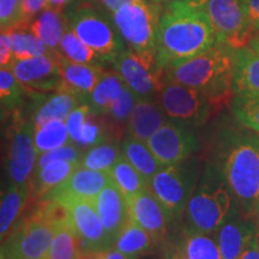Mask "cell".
Instances as JSON below:
<instances>
[{
	"mask_svg": "<svg viewBox=\"0 0 259 259\" xmlns=\"http://www.w3.org/2000/svg\"><path fill=\"white\" fill-rule=\"evenodd\" d=\"M34 136L35 126L30 119L25 120L15 112L8 132L9 147L5 161L9 185L31 186L38 157Z\"/></svg>",
	"mask_w": 259,
	"mask_h": 259,
	"instance_id": "obj_9",
	"label": "cell"
},
{
	"mask_svg": "<svg viewBox=\"0 0 259 259\" xmlns=\"http://www.w3.org/2000/svg\"><path fill=\"white\" fill-rule=\"evenodd\" d=\"M138 99L132 93V90L125 87L118 99L113 102L109 112L106 114L108 116L106 119L108 121L111 136H115L116 139L119 138V136H121V128L125 125L127 126V121Z\"/></svg>",
	"mask_w": 259,
	"mask_h": 259,
	"instance_id": "obj_37",
	"label": "cell"
},
{
	"mask_svg": "<svg viewBox=\"0 0 259 259\" xmlns=\"http://www.w3.org/2000/svg\"><path fill=\"white\" fill-rule=\"evenodd\" d=\"M202 164L196 156L163 167L148 183V189L162 204L173 225L181 223L187 203L198 183Z\"/></svg>",
	"mask_w": 259,
	"mask_h": 259,
	"instance_id": "obj_7",
	"label": "cell"
},
{
	"mask_svg": "<svg viewBox=\"0 0 259 259\" xmlns=\"http://www.w3.org/2000/svg\"><path fill=\"white\" fill-rule=\"evenodd\" d=\"M22 23L21 0H0V24L11 29Z\"/></svg>",
	"mask_w": 259,
	"mask_h": 259,
	"instance_id": "obj_42",
	"label": "cell"
},
{
	"mask_svg": "<svg viewBox=\"0 0 259 259\" xmlns=\"http://www.w3.org/2000/svg\"><path fill=\"white\" fill-rule=\"evenodd\" d=\"M92 202L101 219L109 241L114 246L119 233L130 221L127 199L111 183Z\"/></svg>",
	"mask_w": 259,
	"mask_h": 259,
	"instance_id": "obj_18",
	"label": "cell"
},
{
	"mask_svg": "<svg viewBox=\"0 0 259 259\" xmlns=\"http://www.w3.org/2000/svg\"><path fill=\"white\" fill-rule=\"evenodd\" d=\"M231 107L236 120L259 134V97L233 96Z\"/></svg>",
	"mask_w": 259,
	"mask_h": 259,
	"instance_id": "obj_39",
	"label": "cell"
},
{
	"mask_svg": "<svg viewBox=\"0 0 259 259\" xmlns=\"http://www.w3.org/2000/svg\"><path fill=\"white\" fill-rule=\"evenodd\" d=\"M218 42L205 12L191 0L163 5L158 24L156 69L160 73L208 51Z\"/></svg>",
	"mask_w": 259,
	"mask_h": 259,
	"instance_id": "obj_1",
	"label": "cell"
},
{
	"mask_svg": "<svg viewBox=\"0 0 259 259\" xmlns=\"http://www.w3.org/2000/svg\"><path fill=\"white\" fill-rule=\"evenodd\" d=\"M239 259H259V232L253 238V240L251 241L247 250Z\"/></svg>",
	"mask_w": 259,
	"mask_h": 259,
	"instance_id": "obj_46",
	"label": "cell"
},
{
	"mask_svg": "<svg viewBox=\"0 0 259 259\" xmlns=\"http://www.w3.org/2000/svg\"><path fill=\"white\" fill-rule=\"evenodd\" d=\"M112 66L138 100L156 101L158 99L162 88L161 73L156 66L147 63L136 52L125 48L115 58Z\"/></svg>",
	"mask_w": 259,
	"mask_h": 259,
	"instance_id": "obj_15",
	"label": "cell"
},
{
	"mask_svg": "<svg viewBox=\"0 0 259 259\" xmlns=\"http://www.w3.org/2000/svg\"><path fill=\"white\" fill-rule=\"evenodd\" d=\"M232 90L234 96L259 97V53L248 45L235 50Z\"/></svg>",
	"mask_w": 259,
	"mask_h": 259,
	"instance_id": "obj_22",
	"label": "cell"
},
{
	"mask_svg": "<svg viewBox=\"0 0 259 259\" xmlns=\"http://www.w3.org/2000/svg\"><path fill=\"white\" fill-rule=\"evenodd\" d=\"M141 259H158V258H156V257H149V255H147V257H143V258H141Z\"/></svg>",
	"mask_w": 259,
	"mask_h": 259,
	"instance_id": "obj_55",
	"label": "cell"
},
{
	"mask_svg": "<svg viewBox=\"0 0 259 259\" xmlns=\"http://www.w3.org/2000/svg\"><path fill=\"white\" fill-rule=\"evenodd\" d=\"M84 150L77 147L76 144H73L72 142L63 147L53 149V150L47 151V153L41 154L38 156L36 168L44 167L45 164L50 163L52 161L56 160H65V161H71V162H78L80 164V158L83 156Z\"/></svg>",
	"mask_w": 259,
	"mask_h": 259,
	"instance_id": "obj_40",
	"label": "cell"
},
{
	"mask_svg": "<svg viewBox=\"0 0 259 259\" xmlns=\"http://www.w3.org/2000/svg\"><path fill=\"white\" fill-rule=\"evenodd\" d=\"M99 2L105 6L107 11L113 14V12H115L116 10L120 9L122 5L127 4V3L135 2V0H99Z\"/></svg>",
	"mask_w": 259,
	"mask_h": 259,
	"instance_id": "obj_47",
	"label": "cell"
},
{
	"mask_svg": "<svg viewBox=\"0 0 259 259\" xmlns=\"http://www.w3.org/2000/svg\"><path fill=\"white\" fill-rule=\"evenodd\" d=\"M235 203L222 171L215 163L206 162L187 203L183 229L215 234Z\"/></svg>",
	"mask_w": 259,
	"mask_h": 259,
	"instance_id": "obj_4",
	"label": "cell"
},
{
	"mask_svg": "<svg viewBox=\"0 0 259 259\" xmlns=\"http://www.w3.org/2000/svg\"><path fill=\"white\" fill-rule=\"evenodd\" d=\"M34 139L38 156L47 151L53 150V149L71 143L66 120L54 119V120L48 121L38 127H35Z\"/></svg>",
	"mask_w": 259,
	"mask_h": 259,
	"instance_id": "obj_35",
	"label": "cell"
},
{
	"mask_svg": "<svg viewBox=\"0 0 259 259\" xmlns=\"http://www.w3.org/2000/svg\"><path fill=\"white\" fill-rule=\"evenodd\" d=\"M29 29L44 41L51 51L58 52L61 38L67 29V21L63 11L46 8L29 24Z\"/></svg>",
	"mask_w": 259,
	"mask_h": 259,
	"instance_id": "obj_28",
	"label": "cell"
},
{
	"mask_svg": "<svg viewBox=\"0 0 259 259\" xmlns=\"http://www.w3.org/2000/svg\"><path fill=\"white\" fill-rule=\"evenodd\" d=\"M30 95L32 97L30 120L35 127H38L54 119L66 120L71 112L76 109L80 103H83L72 94L66 92H54V94H51V95L30 93Z\"/></svg>",
	"mask_w": 259,
	"mask_h": 259,
	"instance_id": "obj_21",
	"label": "cell"
},
{
	"mask_svg": "<svg viewBox=\"0 0 259 259\" xmlns=\"http://www.w3.org/2000/svg\"><path fill=\"white\" fill-rule=\"evenodd\" d=\"M111 184L108 171L88 169L79 166L64 184L40 199L84 198L94 199L107 185Z\"/></svg>",
	"mask_w": 259,
	"mask_h": 259,
	"instance_id": "obj_19",
	"label": "cell"
},
{
	"mask_svg": "<svg viewBox=\"0 0 259 259\" xmlns=\"http://www.w3.org/2000/svg\"><path fill=\"white\" fill-rule=\"evenodd\" d=\"M105 252H82L78 259H103L105 257Z\"/></svg>",
	"mask_w": 259,
	"mask_h": 259,
	"instance_id": "obj_50",
	"label": "cell"
},
{
	"mask_svg": "<svg viewBox=\"0 0 259 259\" xmlns=\"http://www.w3.org/2000/svg\"><path fill=\"white\" fill-rule=\"evenodd\" d=\"M111 183L124 194L126 199L148 189V181L126 158L122 156L108 170Z\"/></svg>",
	"mask_w": 259,
	"mask_h": 259,
	"instance_id": "obj_31",
	"label": "cell"
},
{
	"mask_svg": "<svg viewBox=\"0 0 259 259\" xmlns=\"http://www.w3.org/2000/svg\"><path fill=\"white\" fill-rule=\"evenodd\" d=\"M72 0H48V8H53L57 10H63L65 6L71 4Z\"/></svg>",
	"mask_w": 259,
	"mask_h": 259,
	"instance_id": "obj_49",
	"label": "cell"
},
{
	"mask_svg": "<svg viewBox=\"0 0 259 259\" xmlns=\"http://www.w3.org/2000/svg\"><path fill=\"white\" fill-rule=\"evenodd\" d=\"M11 36V46L14 59H28V58L46 56L53 53L45 42L29 29L28 24L16 25L9 29Z\"/></svg>",
	"mask_w": 259,
	"mask_h": 259,
	"instance_id": "obj_32",
	"label": "cell"
},
{
	"mask_svg": "<svg viewBox=\"0 0 259 259\" xmlns=\"http://www.w3.org/2000/svg\"><path fill=\"white\" fill-rule=\"evenodd\" d=\"M169 251L171 259H222L215 235L185 229Z\"/></svg>",
	"mask_w": 259,
	"mask_h": 259,
	"instance_id": "obj_24",
	"label": "cell"
},
{
	"mask_svg": "<svg viewBox=\"0 0 259 259\" xmlns=\"http://www.w3.org/2000/svg\"><path fill=\"white\" fill-rule=\"evenodd\" d=\"M59 53V52H58ZM61 65V85L59 92L72 94L82 102L88 101V97L95 88L97 80L103 73L102 65L78 64L67 60L59 54Z\"/></svg>",
	"mask_w": 259,
	"mask_h": 259,
	"instance_id": "obj_20",
	"label": "cell"
},
{
	"mask_svg": "<svg viewBox=\"0 0 259 259\" xmlns=\"http://www.w3.org/2000/svg\"><path fill=\"white\" fill-rule=\"evenodd\" d=\"M12 61H14V53H12L10 30L2 28V34H0V65H2V67H10Z\"/></svg>",
	"mask_w": 259,
	"mask_h": 259,
	"instance_id": "obj_44",
	"label": "cell"
},
{
	"mask_svg": "<svg viewBox=\"0 0 259 259\" xmlns=\"http://www.w3.org/2000/svg\"><path fill=\"white\" fill-rule=\"evenodd\" d=\"M163 5L135 0L113 12L112 18L130 50L156 66L158 24Z\"/></svg>",
	"mask_w": 259,
	"mask_h": 259,
	"instance_id": "obj_6",
	"label": "cell"
},
{
	"mask_svg": "<svg viewBox=\"0 0 259 259\" xmlns=\"http://www.w3.org/2000/svg\"><path fill=\"white\" fill-rule=\"evenodd\" d=\"M24 88L16 78L10 67H2L0 70V102L2 114L17 112L19 105L23 101Z\"/></svg>",
	"mask_w": 259,
	"mask_h": 259,
	"instance_id": "obj_38",
	"label": "cell"
},
{
	"mask_svg": "<svg viewBox=\"0 0 259 259\" xmlns=\"http://www.w3.org/2000/svg\"><path fill=\"white\" fill-rule=\"evenodd\" d=\"M122 156L145 178L150 181L164 166L155 157L147 142L127 136L121 143Z\"/></svg>",
	"mask_w": 259,
	"mask_h": 259,
	"instance_id": "obj_30",
	"label": "cell"
},
{
	"mask_svg": "<svg viewBox=\"0 0 259 259\" xmlns=\"http://www.w3.org/2000/svg\"><path fill=\"white\" fill-rule=\"evenodd\" d=\"M157 101L170 121L192 128L205 124L218 109L203 93L174 82L162 83Z\"/></svg>",
	"mask_w": 259,
	"mask_h": 259,
	"instance_id": "obj_10",
	"label": "cell"
},
{
	"mask_svg": "<svg viewBox=\"0 0 259 259\" xmlns=\"http://www.w3.org/2000/svg\"><path fill=\"white\" fill-rule=\"evenodd\" d=\"M90 113H92V109L88 103L83 102L77 107L76 109H73L71 112V114L67 116L66 119V125L67 130H69L71 142L73 144H77L78 139L80 137V132H82L83 126L85 124L87 119L89 118Z\"/></svg>",
	"mask_w": 259,
	"mask_h": 259,
	"instance_id": "obj_41",
	"label": "cell"
},
{
	"mask_svg": "<svg viewBox=\"0 0 259 259\" xmlns=\"http://www.w3.org/2000/svg\"><path fill=\"white\" fill-rule=\"evenodd\" d=\"M10 69L25 92L41 94L59 92L63 77L58 52L28 59H14Z\"/></svg>",
	"mask_w": 259,
	"mask_h": 259,
	"instance_id": "obj_13",
	"label": "cell"
},
{
	"mask_svg": "<svg viewBox=\"0 0 259 259\" xmlns=\"http://www.w3.org/2000/svg\"><path fill=\"white\" fill-rule=\"evenodd\" d=\"M0 259H8V258H5L4 255H2V258H0Z\"/></svg>",
	"mask_w": 259,
	"mask_h": 259,
	"instance_id": "obj_56",
	"label": "cell"
},
{
	"mask_svg": "<svg viewBox=\"0 0 259 259\" xmlns=\"http://www.w3.org/2000/svg\"><path fill=\"white\" fill-rule=\"evenodd\" d=\"M80 253V239L69 221L58 227L50 250L42 259H78Z\"/></svg>",
	"mask_w": 259,
	"mask_h": 259,
	"instance_id": "obj_33",
	"label": "cell"
},
{
	"mask_svg": "<svg viewBox=\"0 0 259 259\" xmlns=\"http://www.w3.org/2000/svg\"><path fill=\"white\" fill-rule=\"evenodd\" d=\"M220 168L235 202L246 216L253 218L259 197V136L254 131H231L216 147Z\"/></svg>",
	"mask_w": 259,
	"mask_h": 259,
	"instance_id": "obj_2",
	"label": "cell"
},
{
	"mask_svg": "<svg viewBox=\"0 0 259 259\" xmlns=\"http://www.w3.org/2000/svg\"><path fill=\"white\" fill-rule=\"evenodd\" d=\"M253 219H254L255 225H257V228H258V231H259V210L253 215Z\"/></svg>",
	"mask_w": 259,
	"mask_h": 259,
	"instance_id": "obj_53",
	"label": "cell"
},
{
	"mask_svg": "<svg viewBox=\"0 0 259 259\" xmlns=\"http://www.w3.org/2000/svg\"><path fill=\"white\" fill-rule=\"evenodd\" d=\"M58 227L32 208L2 242V255L8 259H42L50 250Z\"/></svg>",
	"mask_w": 259,
	"mask_h": 259,
	"instance_id": "obj_8",
	"label": "cell"
},
{
	"mask_svg": "<svg viewBox=\"0 0 259 259\" xmlns=\"http://www.w3.org/2000/svg\"><path fill=\"white\" fill-rule=\"evenodd\" d=\"M46 8H48V0H21V24L29 25Z\"/></svg>",
	"mask_w": 259,
	"mask_h": 259,
	"instance_id": "obj_43",
	"label": "cell"
},
{
	"mask_svg": "<svg viewBox=\"0 0 259 259\" xmlns=\"http://www.w3.org/2000/svg\"><path fill=\"white\" fill-rule=\"evenodd\" d=\"M60 56L66 58L67 60L78 64L89 65H105L101 57L92 50L88 45H85L67 25L63 38H61L59 48H58Z\"/></svg>",
	"mask_w": 259,
	"mask_h": 259,
	"instance_id": "obj_36",
	"label": "cell"
},
{
	"mask_svg": "<svg viewBox=\"0 0 259 259\" xmlns=\"http://www.w3.org/2000/svg\"><path fill=\"white\" fill-rule=\"evenodd\" d=\"M80 166L78 162L56 160L36 168L31 183V197L40 199L59 187Z\"/></svg>",
	"mask_w": 259,
	"mask_h": 259,
	"instance_id": "obj_26",
	"label": "cell"
},
{
	"mask_svg": "<svg viewBox=\"0 0 259 259\" xmlns=\"http://www.w3.org/2000/svg\"><path fill=\"white\" fill-rule=\"evenodd\" d=\"M258 232L254 219L242 213L235 203L228 218L213 234L221 251L222 259L240 258Z\"/></svg>",
	"mask_w": 259,
	"mask_h": 259,
	"instance_id": "obj_17",
	"label": "cell"
},
{
	"mask_svg": "<svg viewBox=\"0 0 259 259\" xmlns=\"http://www.w3.org/2000/svg\"><path fill=\"white\" fill-rule=\"evenodd\" d=\"M113 247L128 257L141 259L154 251L156 242L150 233L130 220L127 225L119 233Z\"/></svg>",
	"mask_w": 259,
	"mask_h": 259,
	"instance_id": "obj_29",
	"label": "cell"
},
{
	"mask_svg": "<svg viewBox=\"0 0 259 259\" xmlns=\"http://www.w3.org/2000/svg\"><path fill=\"white\" fill-rule=\"evenodd\" d=\"M67 25L84 44L96 52L103 64H113L126 48L113 18L90 2L73 3L64 12Z\"/></svg>",
	"mask_w": 259,
	"mask_h": 259,
	"instance_id": "obj_5",
	"label": "cell"
},
{
	"mask_svg": "<svg viewBox=\"0 0 259 259\" xmlns=\"http://www.w3.org/2000/svg\"><path fill=\"white\" fill-rule=\"evenodd\" d=\"M121 157V145L118 142H103L84 150L80 166L93 170L108 171Z\"/></svg>",
	"mask_w": 259,
	"mask_h": 259,
	"instance_id": "obj_34",
	"label": "cell"
},
{
	"mask_svg": "<svg viewBox=\"0 0 259 259\" xmlns=\"http://www.w3.org/2000/svg\"><path fill=\"white\" fill-rule=\"evenodd\" d=\"M252 34L259 30V0H245Z\"/></svg>",
	"mask_w": 259,
	"mask_h": 259,
	"instance_id": "obj_45",
	"label": "cell"
},
{
	"mask_svg": "<svg viewBox=\"0 0 259 259\" xmlns=\"http://www.w3.org/2000/svg\"><path fill=\"white\" fill-rule=\"evenodd\" d=\"M234 59L235 48L216 42L208 51L164 70L161 80L198 90L219 108L234 96L232 90Z\"/></svg>",
	"mask_w": 259,
	"mask_h": 259,
	"instance_id": "obj_3",
	"label": "cell"
},
{
	"mask_svg": "<svg viewBox=\"0 0 259 259\" xmlns=\"http://www.w3.org/2000/svg\"><path fill=\"white\" fill-rule=\"evenodd\" d=\"M259 210V197H258V199H257V203H255V208H254V211H253V215L255 212H257Z\"/></svg>",
	"mask_w": 259,
	"mask_h": 259,
	"instance_id": "obj_54",
	"label": "cell"
},
{
	"mask_svg": "<svg viewBox=\"0 0 259 259\" xmlns=\"http://www.w3.org/2000/svg\"><path fill=\"white\" fill-rule=\"evenodd\" d=\"M248 46H250L252 50L259 53V30L255 31L253 35H252L250 42H248Z\"/></svg>",
	"mask_w": 259,
	"mask_h": 259,
	"instance_id": "obj_51",
	"label": "cell"
},
{
	"mask_svg": "<svg viewBox=\"0 0 259 259\" xmlns=\"http://www.w3.org/2000/svg\"><path fill=\"white\" fill-rule=\"evenodd\" d=\"M130 220L150 233L156 246L169 241V227L173 225L162 204L147 189L127 199Z\"/></svg>",
	"mask_w": 259,
	"mask_h": 259,
	"instance_id": "obj_16",
	"label": "cell"
},
{
	"mask_svg": "<svg viewBox=\"0 0 259 259\" xmlns=\"http://www.w3.org/2000/svg\"><path fill=\"white\" fill-rule=\"evenodd\" d=\"M31 186L8 185L2 194L0 205V239L5 240L24 213V208L30 202Z\"/></svg>",
	"mask_w": 259,
	"mask_h": 259,
	"instance_id": "obj_25",
	"label": "cell"
},
{
	"mask_svg": "<svg viewBox=\"0 0 259 259\" xmlns=\"http://www.w3.org/2000/svg\"><path fill=\"white\" fill-rule=\"evenodd\" d=\"M151 3H155V4L158 5H166V4H170V3L174 2H180V0H150Z\"/></svg>",
	"mask_w": 259,
	"mask_h": 259,
	"instance_id": "obj_52",
	"label": "cell"
},
{
	"mask_svg": "<svg viewBox=\"0 0 259 259\" xmlns=\"http://www.w3.org/2000/svg\"><path fill=\"white\" fill-rule=\"evenodd\" d=\"M103 259H134V258L128 257V255L124 254L122 252L118 251L116 248L113 247L111 250L105 252V257H103Z\"/></svg>",
	"mask_w": 259,
	"mask_h": 259,
	"instance_id": "obj_48",
	"label": "cell"
},
{
	"mask_svg": "<svg viewBox=\"0 0 259 259\" xmlns=\"http://www.w3.org/2000/svg\"><path fill=\"white\" fill-rule=\"evenodd\" d=\"M125 87L124 80L115 70H105L85 103H88L95 114L106 115Z\"/></svg>",
	"mask_w": 259,
	"mask_h": 259,
	"instance_id": "obj_27",
	"label": "cell"
},
{
	"mask_svg": "<svg viewBox=\"0 0 259 259\" xmlns=\"http://www.w3.org/2000/svg\"><path fill=\"white\" fill-rule=\"evenodd\" d=\"M168 121L169 119L157 100H138L130 116L126 130L131 137L148 142Z\"/></svg>",
	"mask_w": 259,
	"mask_h": 259,
	"instance_id": "obj_23",
	"label": "cell"
},
{
	"mask_svg": "<svg viewBox=\"0 0 259 259\" xmlns=\"http://www.w3.org/2000/svg\"><path fill=\"white\" fill-rule=\"evenodd\" d=\"M205 12L218 42L233 48L246 46L252 37L245 0H191Z\"/></svg>",
	"mask_w": 259,
	"mask_h": 259,
	"instance_id": "obj_11",
	"label": "cell"
},
{
	"mask_svg": "<svg viewBox=\"0 0 259 259\" xmlns=\"http://www.w3.org/2000/svg\"><path fill=\"white\" fill-rule=\"evenodd\" d=\"M54 200L66 206L71 225L80 239L82 252H102L113 248L92 200L73 197Z\"/></svg>",
	"mask_w": 259,
	"mask_h": 259,
	"instance_id": "obj_14",
	"label": "cell"
},
{
	"mask_svg": "<svg viewBox=\"0 0 259 259\" xmlns=\"http://www.w3.org/2000/svg\"><path fill=\"white\" fill-rule=\"evenodd\" d=\"M155 157L164 167L187 160L200 149L198 136L186 125L168 121L147 142Z\"/></svg>",
	"mask_w": 259,
	"mask_h": 259,
	"instance_id": "obj_12",
	"label": "cell"
}]
</instances>
